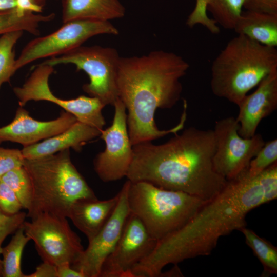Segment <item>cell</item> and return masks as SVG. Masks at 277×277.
I'll return each instance as SVG.
<instances>
[{
    "mask_svg": "<svg viewBox=\"0 0 277 277\" xmlns=\"http://www.w3.org/2000/svg\"><path fill=\"white\" fill-rule=\"evenodd\" d=\"M277 197V162L258 175L228 180L183 227L157 241L152 252L132 269L135 277L163 275L167 265L211 254L219 239L246 227V215Z\"/></svg>",
    "mask_w": 277,
    "mask_h": 277,
    "instance_id": "obj_1",
    "label": "cell"
},
{
    "mask_svg": "<svg viewBox=\"0 0 277 277\" xmlns=\"http://www.w3.org/2000/svg\"><path fill=\"white\" fill-rule=\"evenodd\" d=\"M133 159L126 177L159 188L182 191L208 202L227 180L215 170L213 130L190 127L167 142H145L132 146Z\"/></svg>",
    "mask_w": 277,
    "mask_h": 277,
    "instance_id": "obj_2",
    "label": "cell"
},
{
    "mask_svg": "<svg viewBox=\"0 0 277 277\" xmlns=\"http://www.w3.org/2000/svg\"><path fill=\"white\" fill-rule=\"evenodd\" d=\"M189 64L171 52L155 50L147 55L121 57L117 72L118 98L127 110V124L132 146L176 134L185 125L187 107L180 121L166 130L158 129L154 120L158 108L170 109L179 101L181 80Z\"/></svg>",
    "mask_w": 277,
    "mask_h": 277,
    "instance_id": "obj_3",
    "label": "cell"
},
{
    "mask_svg": "<svg viewBox=\"0 0 277 277\" xmlns=\"http://www.w3.org/2000/svg\"><path fill=\"white\" fill-rule=\"evenodd\" d=\"M23 166L30 176L32 198L27 217L41 213L69 217L78 200L97 199L70 159V149L35 159H25Z\"/></svg>",
    "mask_w": 277,
    "mask_h": 277,
    "instance_id": "obj_4",
    "label": "cell"
},
{
    "mask_svg": "<svg viewBox=\"0 0 277 277\" xmlns=\"http://www.w3.org/2000/svg\"><path fill=\"white\" fill-rule=\"evenodd\" d=\"M277 68V49L238 35L213 61L210 86L215 96L237 106L248 92Z\"/></svg>",
    "mask_w": 277,
    "mask_h": 277,
    "instance_id": "obj_5",
    "label": "cell"
},
{
    "mask_svg": "<svg viewBox=\"0 0 277 277\" xmlns=\"http://www.w3.org/2000/svg\"><path fill=\"white\" fill-rule=\"evenodd\" d=\"M127 201L130 212L157 241L183 227L207 202L182 191L131 181Z\"/></svg>",
    "mask_w": 277,
    "mask_h": 277,
    "instance_id": "obj_6",
    "label": "cell"
},
{
    "mask_svg": "<svg viewBox=\"0 0 277 277\" xmlns=\"http://www.w3.org/2000/svg\"><path fill=\"white\" fill-rule=\"evenodd\" d=\"M121 56L114 48L100 46H80L57 56L50 57L42 64L54 66L74 65L76 71H83L90 82L82 89L89 96L99 99L105 106L113 105L118 98L117 72Z\"/></svg>",
    "mask_w": 277,
    "mask_h": 277,
    "instance_id": "obj_7",
    "label": "cell"
},
{
    "mask_svg": "<svg viewBox=\"0 0 277 277\" xmlns=\"http://www.w3.org/2000/svg\"><path fill=\"white\" fill-rule=\"evenodd\" d=\"M31 220L23 223L24 232L34 242L43 261L71 266L78 260L84 249L66 217L41 213Z\"/></svg>",
    "mask_w": 277,
    "mask_h": 277,
    "instance_id": "obj_8",
    "label": "cell"
},
{
    "mask_svg": "<svg viewBox=\"0 0 277 277\" xmlns=\"http://www.w3.org/2000/svg\"><path fill=\"white\" fill-rule=\"evenodd\" d=\"M55 31L28 42L16 60L17 70L41 58L60 56L101 34L118 35V30L109 21L78 19L63 23Z\"/></svg>",
    "mask_w": 277,
    "mask_h": 277,
    "instance_id": "obj_9",
    "label": "cell"
},
{
    "mask_svg": "<svg viewBox=\"0 0 277 277\" xmlns=\"http://www.w3.org/2000/svg\"><path fill=\"white\" fill-rule=\"evenodd\" d=\"M53 71L54 66L41 63L22 86L13 88L19 106L23 107L30 101L50 102L73 114L77 121L103 130L106 122L102 111L105 105L91 96L81 95L70 100L56 97L49 85V78Z\"/></svg>",
    "mask_w": 277,
    "mask_h": 277,
    "instance_id": "obj_10",
    "label": "cell"
},
{
    "mask_svg": "<svg viewBox=\"0 0 277 277\" xmlns=\"http://www.w3.org/2000/svg\"><path fill=\"white\" fill-rule=\"evenodd\" d=\"M239 124L233 116L216 121L213 129L215 140L213 166L227 181L243 173L265 143L261 134L244 138L239 135Z\"/></svg>",
    "mask_w": 277,
    "mask_h": 277,
    "instance_id": "obj_11",
    "label": "cell"
},
{
    "mask_svg": "<svg viewBox=\"0 0 277 277\" xmlns=\"http://www.w3.org/2000/svg\"><path fill=\"white\" fill-rule=\"evenodd\" d=\"M113 106L114 114L112 124L101 130L100 135L105 142V150L98 153L93 160L94 169L104 182L126 177L133 159L126 107L119 98Z\"/></svg>",
    "mask_w": 277,
    "mask_h": 277,
    "instance_id": "obj_12",
    "label": "cell"
},
{
    "mask_svg": "<svg viewBox=\"0 0 277 277\" xmlns=\"http://www.w3.org/2000/svg\"><path fill=\"white\" fill-rule=\"evenodd\" d=\"M157 242L130 212L116 245L103 263L100 277H131L132 269L152 252Z\"/></svg>",
    "mask_w": 277,
    "mask_h": 277,
    "instance_id": "obj_13",
    "label": "cell"
},
{
    "mask_svg": "<svg viewBox=\"0 0 277 277\" xmlns=\"http://www.w3.org/2000/svg\"><path fill=\"white\" fill-rule=\"evenodd\" d=\"M130 181L127 180L118 192V200L112 213L95 236L71 267L84 277H100L101 268L121 235L130 213L127 201Z\"/></svg>",
    "mask_w": 277,
    "mask_h": 277,
    "instance_id": "obj_14",
    "label": "cell"
},
{
    "mask_svg": "<svg viewBox=\"0 0 277 277\" xmlns=\"http://www.w3.org/2000/svg\"><path fill=\"white\" fill-rule=\"evenodd\" d=\"M76 121L73 114L66 111L52 121H37L19 106L12 121L0 127V145L9 141L26 147L64 131Z\"/></svg>",
    "mask_w": 277,
    "mask_h": 277,
    "instance_id": "obj_15",
    "label": "cell"
},
{
    "mask_svg": "<svg viewBox=\"0 0 277 277\" xmlns=\"http://www.w3.org/2000/svg\"><path fill=\"white\" fill-rule=\"evenodd\" d=\"M238 106L239 134L244 138L251 137L261 121L277 109V68L265 76L257 89L247 94Z\"/></svg>",
    "mask_w": 277,
    "mask_h": 277,
    "instance_id": "obj_16",
    "label": "cell"
},
{
    "mask_svg": "<svg viewBox=\"0 0 277 277\" xmlns=\"http://www.w3.org/2000/svg\"><path fill=\"white\" fill-rule=\"evenodd\" d=\"M101 131L76 121L64 131L21 150L25 159L31 160L70 149L81 151L88 141L100 136Z\"/></svg>",
    "mask_w": 277,
    "mask_h": 277,
    "instance_id": "obj_17",
    "label": "cell"
},
{
    "mask_svg": "<svg viewBox=\"0 0 277 277\" xmlns=\"http://www.w3.org/2000/svg\"><path fill=\"white\" fill-rule=\"evenodd\" d=\"M118 200V193L105 200H99L97 198L78 200L72 206L68 218L89 242L109 218Z\"/></svg>",
    "mask_w": 277,
    "mask_h": 277,
    "instance_id": "obj_18",
    "label": "cell"
},
{
    "mask_svg": "<svg viewBox=\"0 0 277 277\" xmlns=\"http://www.w3.org/2000/svg\"><path fill=\"white\" fill-rule=\"evenodd\" d=\"M125 14L119 0H62L63 23L78 19L110 22Z\"/></svg>",
    "mask_w": 277,
    "mask_h": 277,
    "instance_id": "obj_19",
    "label": "cell"
},
{
    "mask_svg": "<svg viewBox=\"0 0 277 277\" xmlns=\"http://www.w3.org/2000/svg\"><path fill=\"white\" fill-rule=\"evenodd\" d=\"M233 30L263 45L277 47V14L242 11Z\"/></svg>",
    "mask_w": 277,
    "mask_h": 277,
    "instance_id": "obj_20",
    "label": "cell"
},
{
    "mask_svg": "<svg viewBox=\"0 0 277 277\" xmlns=\"http://www.w3.org/2000/svg\"><path fill=\"white\" fill-rule=\"evenodd\" d=\"M53 13L42 14L14 8L0 12V35L13 31H26L34 35L40 34L41 23L53 20Z\"/></svg>",
    "mask_w": 277,
    "mask_h": 277,
    "instance_id": "obj_21",
    "label": "cell"
},
{
    "mask_svg": "<svg viewBox=\"0 0 277 277\" xmlns=\"http://www.w3.org/2000/svg\"><path fill=\"white\" fill-rule=\"evenodd\" d=\"M31 240L24 232L23 225L15 232L10 242L2 247V277H26L21 269V259L26 245Z\"/></svg>",
    "mask_w": 277,
    "mask_h": 277,
    "instance_id": "obj_22",
    "label": "cell"
},
{
    "mask_svg": "<svg viewBox=\"0 0 277 277\" xmlns=\"http://www.w3.org/2000/svg\"><path fill=\"white\" fill-rule=\"evenodd\" d=\"M244 236L246 244L262 264V277L277 273V248L267 240L260 237L246 227L240 230Z\"/></svg>",
    "mask_w": 277,
    "mask_h": 277,
    "instance_id": "obj_23",
    "label": "cell"
},
{
    "mask_svg": "<svg viewBox=\"0 0 277 277\" xmlns=\"http://www.w3.org/2000/svg\"><path fill=\"white\" fill-rule=\"evenodd\" d=\"M23 31H13L0 35V89L16 72L14 47Z\"/></svg>",
    "mask_w": 277,
    "mask_h": 277,
    "instance_id": "obj_24",
    "label": "cell"
},
{
    "mask_svg": "<svg viewBox=\"0 0 277 277\" xmlns=\"http://www.w3.org/2000/svg\"><path fill=\"white\" fill-rule=\"evenodd\" d=\"M244 0H208L207 11L216 24L227 29H233L242 12Z\"/></svg>",
    "mask_w": 277,
    "mask_h": 277,
    "instance_id": "obj_25",
    "label": "cell"
},
{
    "mask_svg": "<svg viewBox=\"0 0 277 277\" xmlns=\"http://www.w3.org/2000/svg\"><path fill=\"white\" fill-rule=\"evenodd\" d=\"M15 192L23 208L28 210L32 198L31 181L23 166L14 168L0 179Z\"/></svg>",
    "mask_w": 277,
    "mask_h": 277,
    "instance_id": "obj_26",
    "label": "cell"
},
{
    "mask_svg": "<svg viewBox=\"0 0 277 277\" xmlns=\"http://www.w3.org/2000/svg\"><path fill=\"white\" fill-rule=\"evenodd\" d=\"M275 162H277V140L274 139L265 143L242 174L247 177H255Z\"/></svg>",
    "mask_w": 277,
    "mask_h": 277,
    "instance_id": "obj_27",
    "label": "cell"
},
{
    "mask_svg": "<svg viewBox=\"0 0 277 277\" xmlns=\"http://www.w3.org/2000/svg\"><path fill=\"white\" fill-rule=\"evenodd\" d=\"M208 2V0H195L194 8L189 15L186 24L190 28H193L196 25H201L211 33L217 34L220 32V28L216 22L207 15Z\"/></svg>",
    "mask_w": 277,
    "mask_h": 277,
    "instance_id": "obj_28",
    "label": "cell"
},
{
    "mask_svg": "<svg viewBox=\"0 0 277 277\" xmlns=\"http://www.w3.org/2000/svg\"><path fill=\"white\" fill-rule=\"evenodd\" d=\"M27 217L24 212L9 215L0 209V277H2V260L1 258V250L2 244L6 238L14 233L21 227Z\"/></svg>",
    "mask_w": 277,
    "mask_h": 277,
    "instance_id": "obj_29",
    "label": "cell"
},
{
    "mask_svg": "<svg viewBox=\"0 0 277 277\" xmlns=\"http://www.w3.org/2000/svg\"><path fill=\"white\" fill-rule=\"evenodd\" d=\"M23 208L15 192L0 179V209L4 213L13 215Z\"/></svg>",
    "mask_w": 277,
    "mask_h": 277,
    "instance_id": "obj_30",
    "label": "cell"
},
{
    "mask_svg": "<svg viewBox=\"0 0 277 277\" xmlns=\"http://www.w3.org/2000/svg\"><path fill=\"white\" fill-rule=\"evenodd\" d=\"M24 160L21 150L0 147V179L9 171L23 166Z\"/></svg>",
    "mask_w": 277,
    "mask_h": 277,
    "instance_id": "obj_31",
    "label": "cell"
},
{
    "mask_svg": "<svg viewBox=\"0 0 277 277\" xmlns=\"http://www.w3.org/2000/svg\"><path fill=\"white\" fill-rule=\"evenodd\" d=\"M247 11L277 14V0H244Z\"/></svg>",
    "mask_w": 277,
    "mask_h": 277,
    "instance_id": "obj_32",
    "label": "cell"
},
{
    "mask_svg": "<svg viewBox=\"0 0 277 277\" xmlns=\"http://www.w3.org/2000/svg\"><path fill=\"white\" fill-rule=\"evenodd\" d=\"M26 277H57V266L43 261L34 272L26 275Z\"/></svg>",
    "mask_w": 277,
    "mask_h": 277,
    "instance_id": "obj_33",
    "label": "cell"
},
{
    "mask_svg": "<svg viewBox=\"0 0 277 277\" xmlns=\"http://www.w3.org/2000/svg\"><path fill=\"white\" fill-rule=\"evenodd\" d=\"M56 266L57 277H84L81 272L72 268L69 264Z\"/></svg>",
    "mask_w": 277,
    "mask_h": 277,
    "instance_id": "obj_34",
    "label": "cell"
},
{
    "mask_svg": "<svg viewBox=\"0 0 277 277\" xmlns=\"http://www.w3.org/2000/svg\"><path fill=\"white\" fill-rule=\"evenodd\" d=\"M17 6V0H0V12L11 10Z\"/></svg>",
    "mask_w": 277,
    "mask_h": 277,
    "instance_id": "obj_35",
    "label": "cell"
},
{
    "mask_svg": "<svg viewBox=\"0 0 277 277\" xmlns=\"http://www.w3.org/2000/svg\"><path fill=\"white\" fill-rule=\"evenodd\" d=\"M50 0H33L36 5L43 8L45 4Z\"/></svg>",
    "mask_w": 277,
    "mask_h": 277,
    "instance_id": "obj_36",
    "label": "cell"
}]
</instances>
